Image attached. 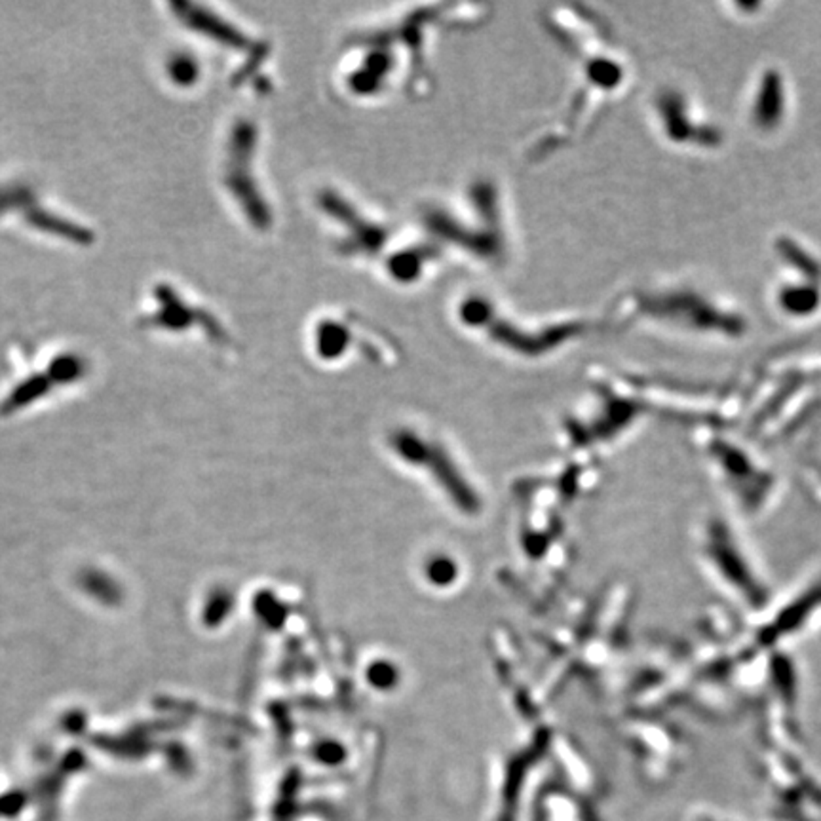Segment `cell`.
Wrapping results in <instances>:
<instances>
[{
    "mask_svg": "<svg viewBox=\"0 0 821 821\" xmlns=\"http://www.w3.org/2000/svg\"><path fill=\"white\" fill-rule=\"evenodd\" d=\"M312 210L324 225L333 255L350 265L378 270L403 238L383 213L339 185H319L312 195Z\"/></svg>",
    "mask_w": 821,
    "mask_h": 821,
    "instance_id": "3957f363",
    "label": "cell"
},
{
    "mask_svg": "<svg viewBox=\"0 0 821 821\" xmlns=\"http://www.w3.org/2000/svg\"><path fill=\"white\" fill-rule=\"evenodd\" d=\"M304 346L318 363L333 368L358 356L392 358L400 350L390 333L344 308H326L312 316L304 329Z\"/></svg>",
    "mask_w": 821,
    "mask_h": 821,
    "instance_id": "277c9868",
    "label": "cell"
},
{
    "mask_svg": "<svg viewBox=\"0 0 821 821\" xmlns=\"http://www.w3.org/2000/svg\"><path fill=\"white\" fill-rule=\"evenodd\" d=\"M419 232L445 261L457 259L477 270H504L516 255V230L502 183L477 175L460 193L430 198L419 208Z\"/></svg>",
    "mask_w": 821,
    "mask_h": 821,
    "instance_id": "6da1fadb",
    "label": "cell"
},
{
    "mask_svg": "<svg viewBox=\"0 0 821 821\" xmlns=\"http://www.w3.org/2000/svg\"><path fill=\"white\" fill-rule=\"evenodd\" d=\"M452 319L479 344L521 361L551 356L582 333V326L573 319H533L513 314L504 303L479 289L454 301Z\"/></svg>",
    "mask_w": 821,
    "mask_h": 821,
    "instance_id": "7a4b0ae2",
    "label": "cell"
}]
</instances>
